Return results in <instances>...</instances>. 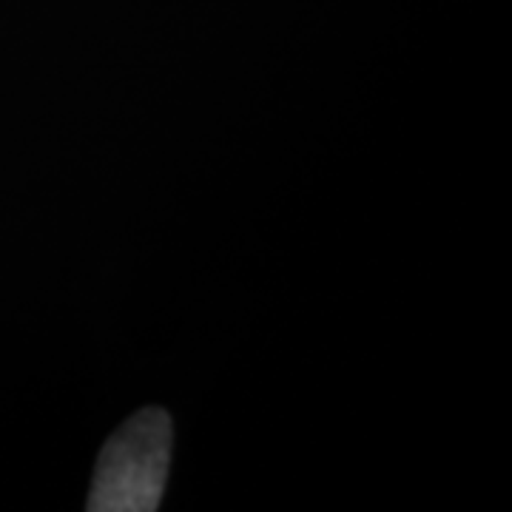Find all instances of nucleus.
I'll return each mask as SVG.
<instances>
[{"label": "nucleus", "mask_w": 512, "mask_h": 512, "mask_svg": "<svg viewBox=\"0 0 512 512\" xmlns=\"http://www.w3.org/2000/svg\"><path fill=\"white\" fill-rule=\"evenodd\" d=\"M174 430L165 410L146 407L123 421L103 447L89 493L92 512L160 510Z\"/></svg>", "instance_id": "obj_1"}]
</instances>
